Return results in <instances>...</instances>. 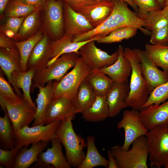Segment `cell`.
<instances>
[{
	"instance_id": "1",
	"label": "cell",
	"mask_w": 168,
	"mask_h": 168,
	"mask_svg": "<svg viewBox=\"0 0 168 168\" xmlns=\"http://www.w3.org/2000/svg\"><path fill=\"white\" fill-rule=\"evenodd\" d=\"M114 4L112 12L105 21L90 31L74 36L73 41H84L98 35L104 37L116 29L126 26L135 27L144 35L150 36L148 30L150 26L149 21L140 18L136 12L129 9L125 1L114 0Z\"/></svg>"
},
{
	"instance_id": "2",
	"label": "cell",
	"mask_w": 168,
	"mask_h": 168,
	"mask_svg": "<svg viewBox=\"0 0 168 168\" xmlns=\"http://www.w3.org/2000/svg\"><path fill=\"white\" fill-rule=\"evenodd\" d=\"M124 55L130 62L132 68L129 92L124 103L128 107L140 111L147 102L149 96L147 82L142 73L140 59L133 49L125 48Z\"/></svg>"
},
{
	"instance_id": "3",
	"label": "cell",
	"mask_w": 168,
	"mask_h": 168,
	"mask_svg": "<svg viewBox=\"0 0 168 168\" xmlns=\"http://www.w3.org/2000/svg\"><path fill=\"white\" fill-rule=\"evenodd\" d=\"M70 117L61 121L56 132V135L65 150L66 158L71 166L78 168L83 161L86 154L84 149L86 142L80 135H77L73 127Z\"/></svg>"
},
{
	"instance_id": "4",
	"label": "cell",
	"mask_w": 168,
	"mask_h": 168,
	"mask_svg": "<svg viewBox=\"0 0 168 168\" xmlns=\"http://www.w3.org/2000/svg\"><path fill=\"white\" fill-rule=\"evenodd\" d=\"M132 145L127 150L118 145L111 148L119 168H147L148 150L146 136L139 137Z\"/></svg>"
},
{
	"instance_id": "5",
	"label": "cell",
	"mask_w": 168,
	"mask_h": 168,
	"mask_svg": "<svg viewBox=\"0 0 168 168\" xmlns=\"http://www.w3.org/2000/svg\"><path fill=\"white\" fill-rule=\"evenodd\" d=\"M80 57L75 53L63 54L51 64L35 71L31 87L33 92L38 86H44L51 81L59 82L70 68H73Z\"/></svg>"
},
{
	"instance_id": "6",
	"label": "cell",
	"mask_w": 168,
	"mask_h": 168,
	"mask_svg": "<svg viewBox=\"0 0 168 168\" xmlns=\"http://www.w3.org/2000/svg\"><path fill=\"white\" fill-rule=\"evenodd\" d=\"M151 165L164 166L168 161V128L160 125L148 131L145 135Z\"/></svg>"
},
{
	"instance_id": "7",
	"label": "cell",
	"mask_w": 168,
	"mask_h": 168,
	"mask_svg": "<svg viewBox=\"0 0 168 168\" xmlns=\"http://www.w3.org/2000/svg\"><path fill=\"white\" fill-rule=\"evenodd\" d=\"M92 70L80 56L72 70L58 82L52 98L66 97L73 99Z\"/></svg>"
},
{
	"instance_id": "8",
	"label": "cell",
	"mask_w": 168,
	"mask_h": 168,
	"mask_svg": "<svg viewBox=\"0 0 168 168\" xmlns=\"http://www.w3.org/2000/svg\"><path fill=\"white\" fill-rule=\"evenodd\" d=\"M56 121L48 125L29 127L26 126L15 132V147L19 150L23 147L40 142H48L55 137L56 132L61 122Z\"/></svg>"
},
{
	"instance_id": "9",
	"label": "cell",
	"mask_w": 168,
	"mask_h": 168,
	"mask_svg": "<svg viewBox=\"0 0 168 168\" xmlns=\"http://www.w3.org/2000/svg\"><path fill=\"white\" fill-rule=\"evenodd\" d=\"M117 127L119 129H123L124 131V142L121 147L124 150L129 149L135 140L145 136L148 131L143 123L139 111L133 109L124 111Z\"/></svg>"
},
{
	"instance_id": "10",
	"label": "cell",
	"mask_w": 168,
	"mask_h": 168,
	"mask_svg": "<svg viewBox=\"0 0 168 168\" xmlns=\"http://www.w3.org/2000/svg\"><path fill=\"white\" fill-rule=\"evenodd\" d=\"M5 106L15 132L28 126L35 119L36 110L27 101L6 99Z\"/></svg>"
},
{
	"instance_id": "11",
	"label": "cell",
	"mask_w": 168,
	"mask_h": 168,
	"mask_svg": "<svg viewBox=\"0 0 168 168\" xmlns=\"http://www.w3.org/2000/svg\"><path fill=\"white\" fill-rule=\"evenodd\" d=\"M133 49L140 59L142 73L149 95L156 87L168 81V71L160 70L145 50Z\"/></svg>"
},
{
	"instance_id": "12",
	"label": "cell",
	"mask_w": 168,
	"mask_h": 168,
	"mask_svg": "<svg viewBox=\"0 0 168 168\" xmlns=\"http://www.w3.org/2000/svg\"><path fill=\"white\" fill-rule=\"evenodd\" d=\"M95 41H90L83 46L79 51V55L84 63L92 70H97L108 67L117 59V51L112 54L98 48Z\"/></svg>"
},
{
	"instance_id": "13",
	"label": "cell",
	"mask_w": 168,
	"mask_h": 168,
	"mask_svg": "<svg viewBox=\"0 0 168 168\" xmlns=\"http://www.w3.org/2000/svg\"><path fill=\"white\" fill-rule=\"evenodd\" d=\"M46 24L52 37L55 40L62 37L64 19L62 1L47 0L44 6Z\"/></svg>"
},
{
	"instance_id": "14",
	"label": "cell",
	"mask_w": 168,
	"mask_h": 168,
	"mask_svg": "<svg viewBox=\"0 0 168 168\" xmlns=\"http://www.w3.org/2000/svg\"><path fill=\"white\" fill-rule=\"evenodd\" d=\"M72 99L66 97L52 98L46 110L43 125H48L56 121H61L76 114Z\"/></svg>"
},
{
	"instance_id": "15",
	"label": "cell",
	"mask_w": 168,
	"mask_h": 168,
	"mask_svg": "<svg viewBox=\"0 0 168 168\" xmlns=\"http://www.w3.org/2000/svg\"><path fill=\"white\" fill-rule=\"evenodd\" d=\"M50 142L52 144L51 147L40 153L35 166L47 168H71L63 154L62 144L59 139L56 137L52 138Z\"/></svg>"
},
{
	"instance_id": "16",
	"label": "cell",
	"mask_w": 168,
	"mask_h": 168,
	"mask_svg": "<svg viewBox=\"0 0 168 168\" xmlns=\"http://www.w3.org/2000/svg\"><path fill=\"white\" fill-rule=\"evenodd\" d=\"M64 7V35L75 36L87 33L94 28L80 13L65 2Z\"/></svg>"
},
{
	"instance_id": "17",
	"label": "cell",
	"mask_w": 168,
	"mask_h": 168,
	"mask_svg": "<svg viewBox=\"0 0 168 168\" xmlns=\"http://www.w3.org/2000/svg\"><path fill=\"white\" fill-rule=\"evenodd\" d=\"M114 0H103L81 8L76 11L82 15L94 28L99 26L111 15Z\"/></svg>"
},
{
	"instance_id": "18",
	"label": "cell",
	"mask_w": 168,
	"mask_h": 168,
	"mask_svg": "<svg viewBox=\"0 0 168 168\" xmlns=\"http://www.w3.org/2000/svg\"><path fill=\"white\" fill-rule=\"evenodd\" d=\"M139 111L143 123L148 131L160 125L168 127V100L159 105L143 107Z\"/></svg>"
},
{
	"instance_id": "19",
	"label": "cell",
	"mask_w": 168,
	"mask_h": 168,
	"mask_svg": "<svg viewBox=\"0 0 168 168\" xmlns=\"http://www.w3.org/2000/svg\"><path fill=\"white\" fill-rule=\"evenodd\" d=\"M73 37L64 35L60 38L50 43V58L46 66L51 64L63 54L75 53L79 54V51L85 44L92 40L96 41L102 37L96 36L86 41L76 42L73 41Z\"/></svg>"
},
{
	"instance_id": "20",
	"label": "cell",
	"mask_w": 168,
	"mask_h": 168,
	"mask_svg": "<svg viewBox=\"0 0 168 168\" xmlns=\"http://www.w3.org/2000/svg\"><path fill=\"white\" fill-rule=\"evenodd\" d=\"M124 48L119 46L116 51L118 57L112 65L98 70L105 74L114 82L128 83V78L131 75L132 68L129 61L124 56Z\"/></svg>"
},
{
	"instance_id": "21",
	"label": "cell",
	"mask_w": 168,
	"mask_h": 168,
	"mask_svg": "<svg viewBox=\"0 0 168 168\" xmlns=\"http://www.w3.org/2000/svg\"><path fill=\"white\" fill-rule=\"evenodd\" d=\"M129 85L125 82H114L106 95L109 108V117H114L127 107L124 101L129 92Z\"/></svg>"
},
{
	"instance_id": "22",
	"label": "cell",
	"mask_w": 168,
	"mask_h": 168,
	"mask_svg": "<svg viewBox=\"0 0 168 168\" xmlns=\"http://www.w3.org/2000/svg\"><path fill=\"white\" fill-rule=\"evenodd\" d=\"M35 70L33 68L26 71H15L12 74V86L16 94L29 102L36 110V106L30 95L32 81Z\"/></svg>"
},
{
	"instance_id": "23",
	"label": "cell",
	"mask_w": 168,
	"mask_h": 168,
	"mask_svg": "<svg viewBox=\"0 0 168 168\" xmlns=\"http://www.w3.org/2000/svg\"><path fill=\"white\" fill-rule=\"evenodd\" d=\"M58 82L51 81L48 82L45 86H39L37 87L39 92L35 99L36 109L35 119L32 126L43 125L46 110L52 99Z\"/></svg>"
},
{
	"instance_id": "24",
	"label": "cell",
	"mask_w": 168,
	"mask_h": 168,
	"mask_svg": "<svg viewBox=\"0 0 168 168\" xmlns=\"http://www.w3.org/2000/svg\"><path fill=\"white\" fill-rule=\"evenodd\" d=\"M50 44L44 34L32 51L27 63V69L33 68L35 71L46 66L50 58Z\"/></svg>"
},
{
	"instance_id": "25",
	"label": "cell",
	"mask_w": 168,
	"mask_h": 168,
	"mask_svg": "<svg viewBox=\"0 0 168 168\" xmlns=\"http://www.w3.org/2000/svg\"><path fill=\"white\" fill-rule=\"evenodd\" d=\"M47 143L40 142L33 143L29 148L23 147L15 157L13 168H27L38 161L40 153L46 148Z\"/></svg>"
},
{
	"instance_id": "26",
	"label": "cell",
	"mask_w": 168,
	"mask_h": 168,
	"mask_svg": "<svg viewBox=\"0 0 168 168\" xmlns=\"http://www.w3.org/2000/svg\"><path fill=\"white\" fill-rule=\"evenodd\" d=\"M20 63V55L17 48L1 49L0 67L7 77L8 82L12 86V73L15 71H21Z\"/></svg>"
},
{
	"instance_id": "27",
	"label": "cell",
	"mask_w": 168,
	"mask_h": 168,
	"mask_svg": "<svg viewBox=\"0 0 168 168\" xmlns=\"http://www.w3.org/2000/svg\"><path fill=\"white\" fill-rule=\"evenodd\" d=\"M96 96L90 84L86 81H83L72 100L76 114H82L89 108L94 102Z\"/></svg>"
},
{
	"instance_id": "28",
	"label": "cell",
	"mask_w": 168,
	"mask_h": 168,
	"mask_svg": "<svg viewBox=\"0 0 168 168\" xmlns=\"http://www.w3.org/2000/svg\"><path fill=\"white\" fill-rule=\"evenodd\" d=\"M95 137L92 136L87 137L86 153L78 168H92L98 166L107 167L108 160L99 152L95 144Z\"/></svg>"
},
{
	"instance_id": "29",
	"label": "cell",
	"mask_w": 168,
	"mask_h": 168,
	"mask_svg": "<svg viewBox=\"0 0 168 168\" xmlns=\"http://www.w3.org/2000/svg\"><path fill=\"white\" fill-rule=\"evenodd\" d=\"M97 96H106L114 82L109 77L97 70H92L85 80Z\"/></svg>"
},
{
	"instance_id": "30",
	"label": "cell",
	"mask_w": 168,
	"mask_h": 168,
	"mask_svg": "<svg viewBox=\"0 0 168 168\" xmlns=\"http://www.w3.org/2000/svg\"><path fill=\"white\" fill-rule=\"evenodd\" d=\"M82 114V118L86 121L97 122L105 119L109 115L106 96H96L92 105Z\"/></svg>"
},
{
	"instance_id": "31",
	"label": "cell",
	"mask_w": 168,
	"mask_h": 168,
	"mask_svg": "<svg viewBox=\"0 0 168 168\" xmlns=\"http://www.w3.org/2000/svg\"><path fill=\"white\" fill-rule=\"evenodd\" d=\"M4 113L0 117V145L2 149L10 150L15 146V131L7 111Z\"/></svg>"
},
{
	"instance_id": "32",
	"label": "cell",
	"mask_w": 168,
	"mask_h": 168,
	"mask_svg": "<svg viewBox=\"0 0 168 168\" xmlns=\"http://www.w3.org/2000/svg\"><path fill=\"white\" fill-rule=\"evenodd\" d=\"M43 36L42 32H39L25 40L15 43L20 55V65L22 71L27 70V63L29 56L35 45Z\"/></svg>"
},
{
	"instance_id": "33",
	"label": "cell",
	"mask_w": 168,
	"mask_h": 168,
	"mask_svg": "<svg viewBox=\"0 0 168 168\" xmlns=\"http://www.w3.org/2000/svg\"><path fill=\"white\" fill-rule=\"evenodd\" d=\"M145 51L157 66L168 71V45H155L146 44Z\"/></svg>"
},
{
	"instance_id": "34",
	"label": "cell",
	"mask_w": 168,
	"mask_h": 168,
	"mask_svg": "<svg viewBox=\"0 0 168 168\" xmlns=\"http://www.w3.org/2000/svg\"><path fill=\"white\" fill-rule=\"evenodd\" d=\"M138 29L133 27L126 26L119 28L101 37L96 41L99 43L110 44L119 42L134 37Z\"/></svg>"
},
{
	"instance_id": "35",
	"label": "cell",
	"mask_w": 168,
	"mask_h": 168,
	"mask_svg": "<svg viewBox=\"0 0 168 168\" xmlns=\"http://www.w3.org/2000/svg\"><path fill=\"white\" fill-rule=\"evenodd\" d=\"M168 100V81L157 87L151 93L143 107L152 105H159Z\"/></svg>"
},
{
	"instance_id": "36",
	"label": "cell",
	"mask_w": 168,
	"mask_h": 168,
	"mask_svg": "<svg viewBox=\"0 0 168 168\" xmlns=\"http://www.w3.org/2000/svg\"><path fill=\"white\" fill-rule=\"evenodd\" d=\"M9 82L5 79L2 72H0V104L1 107L5 106L4 100H16L21 99L15 93Z\"/></svg>"
},
{
	"instance_id": "37",
	"label": "cell",
	"mask_w": 168,
	"mask_h": 168,
	"mask_svg": "<svg viewBox=\"0 0 168 168\" xmlns=\"http://www.w3.org/2000/svg\"><path fill=\"white\" fill-rule=\"evenodd\" d=\"M34 7L15 0L8 8L7 15L9 17H24L35 10Z\"/></svg>"
},
{
	"instance_id": "38",
	"label": "cell",
	"mask_w": 168,
	"mask_h": 168,
	"mask_svg": "<svg viewBox=\"0 0 168 168\" xmlns=\"http://www.w3.org/2000/svg\"><path fill=\"white\" fill-rule=\"evenodd\" d=\"M138 8L137 13L141 18L146 20L148 13L162 8L156 0H133Z\"/></svg>"
},
{
	"instance_id": "39",
	"label": "cell",
	"mask_w": 168,
	"mask_h": 168,
	"mask_svg": "<svg viewBox=\"0 0 168 168\" xmlns=\"http://www.w3.org/2000/svg\"><path fill=\"white\" fill-rule=\"evenodd\" d=\"M161 9L148 13L146 18L150 23L148 29L150 32L168 25V20Z\"/></svg>"
},
{
	"instance_id": "40",
	"label": "cell",
	"mask_w": 168,
	"mask_h": 168,
	"mask_svg": "<svg viewBox=\"0 0 168 168\" xmlns=\"http://www.w3.org/2000/svg\"><path fill=\"white\" fill-rule=\"evenodd\" d=\"M40 9H37L25 19L18 32L20 36H25L30 32L36 25Z\"/></svg>"
},
{
	"instance_id": "41",
	"label": "cell",
	"mask_w": 168,
	"mask_h": 168,
	"mask_svg": "<svg viewBox=\"0 0 168 168\" xmlns=\"http://www.w3.org/2000/svg\"><path fill=\"white\" fill-rule=\"evenodd\" d=\"M150 43L155 45H168V25L151 32Z\"/></svg>"
},
{
	"instance_id": "42",
	"label": "cell",
	"mask_w": 168,
	"mask_h": 168,
	"mask_svg": "<svg viewBox=\"0 0 168 168\" xmlns=\"http://www.w3.org/2000/svg\"><path fill=\"white\" fill-rule=\"evenodd\" d=\"M18 151L15 147L10 150H5L0 148V167L13 168L15 157Z\"/></svg>"
},
{
	"instance_id": "43",
	"label": "cell",
	"mask_w": 168,
	"mask_h": 168,
	"mask_svg": "<svg viewBox=\"0 0 168 168\" xmlns=\"http://www.w3.org/2000/svg\"><path fill=\"white\" fill-rule=\"evenodd\" d=\"M24 20V17H9L7 21L6 29L12 30L15 34L17 33Z\"/></svg>"
},
{
	"instance_id": "44",
	"label": "cell",
	"mask_w": 168,
	"mask_h": 168,
	"mask_svg": "<svg viewBox=\"0 0 168 168\" xmlns=\"http://www.w3.org/2000/svg\"><path fill=\"white\" fill-rule=\"evenodd\" d=\"M68 4L74 10L78 9L96 2L97 0H59Z\"/></svg>"
},
{
	"instance_id": "45",
	"label": "cell",
	"mask_w": 168,
	"mask_h": 168,
	"mask_svg": "<svg viewBox=\"0 0 168 168\" xmlns=\"http://www.w3.org/2000/svg\"><path fill=\"white\" fill-rule=\"evenodd\" d=\"M23 3L35 7L36 9H40L44 5L46 2V0H17Z\"/></svg>"
},
{
	"instance_id": "46",
	"label": "cell",
	"mask_w": 168,
	"mask_h": 168,
	"mask_svg": "<svg viewBox=\"0 0 168 168\" xmlns=\"http://www.w3.org/2000/svg\"><path fill=\"white\" fill-rule=\"evenodd\" d=\"M0 38V46L1 48L11 49L15 47L11 41L3 35H1Z\"/></svg>"
},
{
	"instance_id": "47",
	"label": "cell",
	"mask_w": 168,
	"mask_h": 168,
	"mask_svg": "<svg viewBox=\"0 0 168 168\" xmlns=\"http://www.w3.org/2000/svg\"><path fill=\"white\" fill-rule=\"evenodd\" d=\"M108 158V168H119L116 159L110 150L107 151Z\"/></svg>"
},
{
	"instance_id": "48",
	"label": "cell",
	"mask_w": 168,
	"mask_h": 168,
	"mask_svg": "<svg viewBox=\"0 0 168 168\" xmlns=\"http://www.w3.org/2000/svg\"><path fill=\"white\" fill-rule=\"evenodd\" d=\"M103 0H97V1ZM126 2L134 10V12L137 13L138 12V8L134 3L133 0H120Z\"/></svg>"
},
{
	"instance_id": "49",
	"label": "cell",
	"mask_w": 168,
	"mask_h": 168,
	"mask_svg": "<svg viewBox=\"0 0 168 168\" xmlns=\"http://www.w3.org/2000/svg\"><path fill=\"white\" fill-rule=\"evenodd\" d=\"M9 0H0V12L2 13L6 7Z\"/></svg>"
},
{
	"instance_id": "50",
	"label": "cell",
	"mask_w": 168,
	"mask_h": 168,
	"mask_svg": "<svg viewBox=\"0 0 168 168\" xmlns=\"http://www.w3.org/2000/svg\"><path fill=\"white\" fill-rule=\"evenodd\" d=\"M5 33L6 35L9 38L12 37L15 34L12 30L10 29H6Z\"/></svg>"
},
{
	"instance_id": "51",
	"label": "cell",
	"mask_w": 168,
	"mask_h": 168,
	"mask_svg": "<svg viewBox=\"0 0 168 168\" xmlns=\"http://www.w3.org/2000/svg\"><path fill=\"white\" fill-rule=\"evenodd\" d=\"M161 11L168 20V5L162 8Z\"/></svg>"
},
{
	"instance_id": "52",
	"label": "cell",
	"mask_w": 168,
	"mask_h": 168,
	"mask_svg": "<svg viewBox=\"0 0 168 168\" xmlns=\"http://www.w3.org/2000/svg\"><path fill=\"white\" fill-rule=\"evenodd\" d=\"M157 2L161 8H163L164 6V0H156Z\"/></svg>"
},
{
	"instance_id": "53",
	"label": "cell",
	"mask_w": 168,
	"mask_h": 168,
	"mask_svg": "<svg viewBox=\"0 0 168 168\" xmlns=\"http://www.w3.org/2000/svg\"><path fill=\"white\" fill-rule=\"evenodd\" d=\"M164 7L168 5V0H164Z\"/></svg>"
},
{
	"instance_id": "54",
	"label": "cell",
	"mask_w": 168,
	"mask_h": 168,
	"mask_svg": "<svg viewBox=\"0 0 168 168\" xmlns=\"http://www.w3.org/2000/svg\"><path fill=\"white\" fill-rule=\"evenodd\" d=\"M164 167L165 168H168V161L165 165V166H164Z\"/></svg>"
},
{
	"instance_id": "55",
	"label": "cell",
	"mask_w": 168,
	"mask_h": 168,
	"mask_svg": "<svg viewBox=\"0 0 168 168\" xmlns=\"http://www.w3.org/2000/svg\"></svg>"
}]
</instances>
